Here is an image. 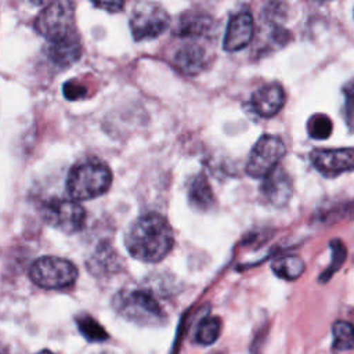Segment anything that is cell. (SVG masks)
<instances>
[{"label":"cell","mask_w":354,"mask_h":354,"mask_svg":"<svg viewBox=\"0 0 354 354\" xmlns=\"http://www.w3.org/2000/svg\"><path fill=\"white\" fill-rule=\"evenodd\" d=\"M174 235L167 220L158 213H145L129 227L124 238L129 253L141 261L158 263L173 248Z\"/></svg>","instance_id":"cell-1"},{"label":"cell","mask_w":354,"mask_h":354,"mask_svg":"<svg viewBox=\"0 0 354 354\" xmlns=\"http://www.w3.org/2000/svg\"><path fill=\"white\" fill-rule=\"evenodd\" d=\"M112 183L109 167L98 160H87L75 166L66 180V191L73 201L94 199L108 191Z\"/></svg>","instance_id":"cell-2"},{"label":"cell","mask_w":354,"mask_h":354,"mask_svg":"<svg viewBox=\"0 0 354 354\" xmlns=\"http://www.w3.org/2000/svg\"><path fill=\"white\" fill-rule=\"evenodd\" d=\"M113 306L120 315L138 325H160L166 318L159 303L142 290H123L118 293L113 299Z\"/></svg>","instance_id":"cell-3"},{"label":"cell","mask_w":354,"mask_h":354,"mask_svg":"<svg viewBox=\"0 0 354 354\" xmlns=\"http://www.w3.org/2000/svg\"><path fill=\"white\" fill-rule=\"evenodd\" d=\"M29 277L40 288L64 289L76 281L77 268L66 259L44 256L32 263Z\"/></svg>","instance_id":"cell-4"},{"label":"cell","mask_w":354,"mask_h":354,"mask_svg":"<svg viewBox=\"0 0 354 354\" xmlns=\"http://www.w3.org/2000/svg\"><path fill=\"white\" fill-rule=\"evenodd\" d=\"M35 28L48 41L76 33L73 25V4L71 1L50 3L36 18Z\"/></svg>","instance_id":"cell-5"},{"label":"cell","mask_w":354,"mask_h":354,"mask_svg":"<svg viewBox=\"0 0 354 354\" xmlns=\"http://www.w3.org/2000/svg\"><path fill=\"white\" fill-rule=\"evenodd\" d=\"M286 152L283 141L274 134L261 136L250 151L246 162V173L254 178L267 177Z\"/></svg>","instance_id":"cell-6"},{"label":"cell","mask_w":354,"mask_h":354,"mask_svg":"<svg viewBox=\"0 0 354 354\" xmlns=\"http://www.w3.org/2000/svg\"><path fill=\"white\" fill-rule=\"evenodd\" d=\"M169 24L167 11L158 3H138L130 15V29L136 40L158 37L167 29Z\"/></svg>","instance_id":"cell-7"},{"label":"cell","mask_w":354,"mask_h":354,"mask_svg":"<svg viewBox=\"0 0 354 354\" xmlns=\"http://www.w3.org/2000/svg\"><path fill=\"white\" fill-rule=\"evenodd\" d=\"M43 217L62 232H76L84 223V209L73 199H50L43 206Z\"/></svg>","instance_id":"cell-8"},{"label":"cell","mask_w":354,"mask_h":354,"mask_svg":"<svg viewBox=\"0 0 354 354\" xmlns=\"http://www.w3.org/2000/svg\"><path fill=\"white\" fill-rule=\"evenodd\" d=\"M313 166L326 177H336L354 170V148L314 149L310 153Z\"/></svg>","instance_id":"cell-9"},{"label":"cell","mask_w":354,"mask_h":354,"mask_svg":"<svg viewBox=\"0 0 354 354\" xmlns=\"http://www.w3.org/2000/svg\"><path fill=\"white\" fill-rule=\"evenodd\" d=\"M254 22L249 11H239L234 14L227 25L223 47L225 51L235 53L246 47L253 39Z\"/></svg>","instance_id":"cell-10"},{"label":"cell","mask_w":354,"mask_h":354,"mask_svg":"<svg viewBox=\"0 0 354 354\" xmlns=\"http://www.w3.org/2000/svg\"><path fill=\"white\" fill-rule=\"evenodd\" d=\"M261 194L264 199L274 206H283L292 196L293 184L289 174L279 166H277L261 184Z\"/></svg>","instance_id":"cell-11"},{"label":"cell","mask_w":354,"mask_h":354,"mask_svg":"<svg viewBox=\"0 0 354 354\" xmlns=\"http://www.w3.org/2000/svg\"><path fill=\"white\" fill-rule=\"evenodd\" d=\"M253 111L263 118L277 115L285 105V91L278 83H268L253 91L250 97Z\"/></svg>","instance_id":"cell-12"},{"label":"cell","mask_w":354,"mask_h":354,"mask_svg":"<svg viewBox=\"0 0 354 354\" xmlns=\"http://www.w3.org/2000/svg\"><path fill=\"white\" fill-rule=\"evenodd\" d=\"M80 53L82 47L76 33L54 41H48V57L57 65L68 66L73 64L79 59Z\"/></svg>","instance_id":"cell-13"},{"label":"cell","mask_w":354,"mask_h":354,"mask_svg":"<svg viewBox=\"0 0 354 354\" xmlns=\"http://www.w3.org/2000/svg\"><path fill=\"white\" fill-rule=\"evenodd\" d=\"M174 62L181 72L187 75H196L205 68L207 62V54L202 46L196 43H188L176 53Z\"/></svg>","instance_id":"cell-14"},{"label":"cell","mask_w":354,"mask_h":354,"mask_svg":"<svg viewBox=\"0 0 354 354\" xmlns=\"http://www.w3.org/2000/svg\"><path fill=\"white\" fill-rule=\"evenodd\" d=\"M214 21L210 15L198 11H189L178 19L176 35L178 36H206L213 30Z\"/></svg>","instance_id":"cell-15"},{"label":"cell","mask_w":354,"mask_h":354,"mask_svg":"<svg viewBox=\"0 0 354 354\" xmlns=\"http://www.w3.org/2000/svg\"><path fill=\"white\" fill-rule=\"evenodd\" d=\"M188 196L191 203L202 210L212 207V205L214 203L212 187L203 174H199L192 180L188 189Z\"/></svg>","instance_id":"cell-16"},{"label":"cell","mask_w":354,"mask_h":354,"mask_svg":"<svg viewBox=\"0 0 354 354\" xmlns=\"http://www.w3.org/2000/svg\"><path fill=\"white\" fill-rule=\"evenodd\" d=\"M271 268L277 277L288 281H295L303 274L304 261L299 256L288 254L275 259L271 264Z\"/></svg>","instance_id":"cell-17"},{"label":"cell","mask_w":354,"mask_h":354,"mask_svg":"<svg viewBox=\"0 0 354 354\" xmlns=\"http://www.w3.org/2000/svg\"><path fill=\"white\" fill-rule=\"evenodd\" d=\"M333 347L337 350L354 348V324L339 319L332 325Z\"/></svg>","instance_id":"cell-18"},{"label":"cell","mask_w":354,"mask_h":354,"mask_svg":"<svg viewBox=\"0 0 354 354\" xmlns=\"http://www.w3.org/2000/svg\"><path fill=\"white\" fill-rule=\"evenodd\" d=\"M221 332V321L217 317H207L202 319L198 325L195 339L201 344H212L214 343Z\"/></svg>","instance_id":"cell-19"},{"label":"cell","mask_w":354,"mask_h":354,"mask_svg":"<svg viewBox=\"0 0 354 354\" xmlns=\"http://www.w3.org/2000/svg\"><path fill=\"white\" fill-rule=\"evenodd\" d=\"M333 129L332 120L325 113H314L307 122L308 136L314 140H325L330 136Z\"/></svg>","instance_id":"cell-20"},{"label":"cell","mask_w":354,"mask_h":354,"mask_svg":"<svg viewBox=\"0 0 354 354\" xmlns=\"http://www.w3.org/2000/svg\"><path fill=\"white\" fill-rule=\"evenodd\" d=\"M77 328L80 333L88 340V342H104L108 337V333L105 329L91 317L82 315L77 318Z\"/></svg>","instance_id":"cell-21"},{"label":"cell","mask_w":354,"mask_h":354,"mask_svg":"<svg viewBox=\"0 0 354 354\" xmlns=\"http://www.w3.org/2000/svg\"><path fill=\"white\" fill-rule=\"evenodd\" d=\"M329 248L332 250V260L329 263V267L322 272V275L319 277V281H326L332 277V274H335L339 267L344 263L346 260V246L340 239H333L329 243Z\"/></svg>","instance_id":"cell-22"},{"label":"cell","mask_w":354,"mask_h":354,"mask_svg":"<svg viewBox=\"0 0 354 354\" xmlns=\"http://www.w3.org/2000/svg\"><path fill=\"white\" fill-rule=\"evenodd\" d=\"M344 94V119L350 130L354 131V79L348 80L343 86Z\"/></svg>","instance_id":"cell-23"},{"label":"cell","mask_w":354,"mask_h":354,"mask_svg":"<svg viewBox=\"0 0 354 354\" xmlns=\"http://www.w3.org/2000/svg\"><path fill=\"white\" fill-rule=\"evenodd\" d=\"M64 93H65V95H66L68 98L75 100V98H77V97H80V95L84 94V87L77 86V84L69 82V83H66V84L64 86Z\"/></svg>","instance_id":"cell-24"},{"label":"cell","mask_w":354,"mask_h":354,"mask_svg":"<svg viewBox=\"0 0 354 354\" xmlns=\"http://www.w3.org/2000/svg\"><path fill=\"white\" fill-rule=\"evenodd\" d=\"M95 6L106 8L109 11H116V10H119L123 6V3L122 1H106V3H97Z\"/></svg>","instance_id":"cell-25"},{"label":"cell","mask_w":354,"mask_h":354,"mask_svg":"<svg viewBox=\"0 0 354 354\" xmlns=\"http://www.w3.org/2000/svg\"><path fill=\"white\" fill-rule=\"evenodd\" d=\"M37 354H53L51 351H47V350H43V351H40V353H37Z\"/></svg>","instance_id":"cell-26"},{"label":"cell","mask_w":354,"mask_h":354,"mask_svg":"<svg viewBox=\"0 0 354 354\" xmlns=\"http://www.w3.org/2000/svg\"><path fill=\"white\" fill-rule=\"evenodd\" d=\"M101 354H111V353H101Z\"/></svg>","instance_id":"cell-27"}]
</instances>
